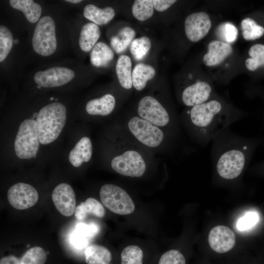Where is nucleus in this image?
Segmentation results:
<instances>
[{
	"mask_svg": "<svg viewBox=\"0 0 264 264\" xmlns=\"http://www.w3.org/2000/svg\"><path fill=\"white\" fill-rule=\"evenodd\" d=\"M257 141L238 135L230 128L212 141L211 159L219 176L233 180L242 173L250 160Z\"/></svg>",
	"mask_w": 264,
	"mask_h": 264,
	"instance_id": "nucleus-1",
	"label": "nucleus"
},
{
	"mask_svg": "<svg viewBox=\"0 0 264 264\" xmlns=\"http://www.w3.org/2000/svg\"><path fill=\"white\" fill-rule=\"evenodd\" d=\"M198 142L205 146L219 134L240 120L242 115L225 109L219 100L212 99L193 107L187 111Z\"/></svg>",
	"mask_w": 264,
	"mask_h": 264,
	"instance_id": "nucleus-2",
	"label": "nucleus"
},
{
	"mask_svg": "<svg viewBox=\"0 0 264 264\" xmlns=\"http://www.w3.org/2000/svg\"><path fill=\"white\" fill-rule=\"evenodd\" d=\"M66 118V109L62 103L55 102L42 108L36 120L40 143L46 145L57 139L65 125Z\"/></svg>",
	"mask_w": 264,
	"mask_h": 264,
	"instance_id": "nucleus-3",
	"label": "nucleus"
},
{
	"mask_svg": "<svg viewBox=\"0 0 264 264\" xmlns=\"http://www.w3.org/2000/svg\"><path fill=\"white\" fill-rule=\"evenodd\" d=\"M40 143L36 120L28 119L23 121L14 142L17 156L23 159L36 157Z\"/></svg>",
	"mask_w": 264,
	"mask_h": 264,
	"instance_id": "nucleus-4",
	"label": "nucleus"
},
{
	"mask_svg": "<svg viewBox=\"0 0 264 264\" xmlns=\"http://www.w3.org/2000/svg\"><path fill=\"white\" fill-rule=\"evenodd\" d=\"M32 42L34 50L42 56H48L55 51V23L51 17L44 16L40 19L35 28Z\"/></svg>",
	"mask_w": 264,
	"mask_h": 264,
	"instance_id": "nucleus-5",
	"label": "nucleus"
},
{
	"mask_svg": "<svg viewBox=\"0 0 264 264\" xmlns=\"http://www.w3.org/2000/svg\"><path fill=\"white\" fill-rule=\"evenodd\" d=\"M102 203L110 211L118 215H128L135 209L133 200L127 192L122 188L107 184L100 190Z\"/></svg>",
	"mask_w": 264,
	"mask_h": 264,
	"instance_id": "nucleus-6",
	"label": "nucleus"
},
{
	"mask_svg": "<svg viewBox=\"0 0 264 264\" xmlns=\"http://www.w3.org/2000/svg\"><path fill=\"white\" fill-rule=\"evenodd\" d=\"M128 126L136 139L148 147H157L163 139L164 134L160 128L141 118L133 117L129 121Z\"/></svg>",
	"mask_w": 264,
	"mask_h": 264,
	"instance_id": "nucleus-7",
	"label": "nucleus"
},
{
	"mask_svg": "<svg viewBox=\"0 0 264 264\" xmlns=\"http://www.w3.org/2000/svg\"><path fill=\"white\" fill-rule=\"evenodd\" d=\"M111 166L117 173L131 177H140L146 170L143 158L138 152L132 150L114 157L111 160Z\"/></svg>",
	"mask_w": 264,
	"mask_h": 264,
	"instance_id": "nucleus-8",
	"label": "nucleus"
},
{
	"mask_svg": "<svg viewBox=\"0 0 264 264\" xmlns=\"http://www.w3.org/2000/svg\"><path fill=\"white\" fill-rule=\"evenodd\" d=\"M137 111L141 118L159 127L167 125L170 121L167 111L154 97H143L139 101Z\"/></svg>",
	"mask_w": 264,
	"mask_h": 264,
	"instance_id": "nucleus-9",
	"label": "nucleus"
},
{
	"mask_svg": "<svg viewBox=\"0 0 264 264\" xmlns=\"http://www.w3.org/2000/svg\"><path fill=\"white\" fill-rule=\"evenodd\" d=\"M39 195L36 189L27 183L19 182L9 189L7 198L10 205L18 210H25L34 206Z\"/></svg>",
	"mask_w": 264,
	"mask_h": 264,
	"instance_id": "nucleus-10",
	"label": "nucleus"
},
{
	"mask_svg": "<svg viewBox=\"0 0 264 264\" xmlns=\"http://www.w3.org/2000/svg\"><path fill=\"white\" fill-rule=\"evenodd\" d=\"M74 76L75 73L71 69L56 66L37 72L34 76V80L41 87L53 88L66 84Z\"/></svg>",
	"mask_w": 264,
	"mask_h": 264,
	"instance_id": "nucleus-11",
	"label": "nucleus"
},
{
	"mask_svg": "<svg viewBox=\"0 0 264 264\" xmlns=\"http://www.w3.org/2000/svg\"><path fill=\"white\" fill-rule=\"evenodd\" d=\"M209 15L205 12H196L190 14L185 19V33L187 38L192 42L203 39L211 27Z\"/></svg>",
	"mask_w": 264,
	"mask_h": 264,
	"instance_id": "nucleus-12",
	"label": "nucleus"
},
{
	"mask_svg": "<svg viewBox=\"0 0 264 264\" xmlns=\"http://www.w3.org/2000/svg\"><path fill=\"white\" fill-rule=\"evenodd\" d=\"M52 199L56 209L63 216L70 217L75 213V195L68 184L62 183L58 185L53 190Z\"/></svg>",
	"mask_w": 264,
	"mask_h": 264,
	"instance_id": "nucleus-13",
	"label": "nucleus"
},
{
	"mask_svg": "<svg viewBox=\"0 0 264 264\" xmlns=\"http://www.w3.org/2000/svg\"><path fill=\"white\" fill-rule=\"evenodd\" d=\"M208 242L211 248L218 253L230 250L235 244V235L229 227L218 225L213 227L208 235Z\"/></svg>",
	"mask_w": 264,
	"mask_h": 264,
	"instance_id": "nucleus-14",
	"label": "nucleus"
},
{
	"mask_svg": "<svg viewBox=\"0 0 264 264\" xmlns=\"http://www.w3.org/2000/svg\"><path fill=\"white\" fill-rule=\"evenodd\" d=\"M212 91L211 86L206 82H197L183 90L181 95L182 102L189 107L201 104L209 99Z\"/></svg>",
	"mask_w": 264,
	"mask_h": 264,
	"instance_id": "nucleus-15",
	"label": "nucleus"
},
{
	"mask_svg": "<svg viewBox=\"0 0 264 264\" xmlns=\"http://www.w3.org/2000/svg\"><path fill=\"white\" fill-rule=\"evenodd\" d=\"M232 52L230 44L220 41H212L208 44V52L203 57L204 64L208 66L219 65Z\"/></svg>",
	"mask_w": 264,
	"mask_h": 264,
	"instance_id": "nucleus-16",
	"label": "nucleus"
},
{
	"mask_svg": "<svg viewBox=\"0 0 264 264\" xmlns=\"http://www.w3.org/2000/svg\"><path fill=\"white\" fill-rule=\"evenodd\" d=\"M92 153L90 139L84 137L76 144L68 155L70 163L74 167H79L84 162H87L91 158Z\"/></svg>",
	"mask_w": 264,
	"mask_h": 264,
	"instance_id": "nucleus-17",
	"label": "nucleus"
},
{
	"mask_svg": "<svg viewBox=\"0 0 264 264\" xmlns=\"http://www.w3.org/2000/svg\"><path fill=\"white\" fill-rule=\"evenodd\" d=\"M115 99L113 96L107 94L100 98L89 100L87 104L86 110L90 115L106 116L114 110Z\"/></svg>",
	"mask_w": 264,
	"mask_h": 264,
	"instance_id": "nucleus-18",
	"label": "nucleus"
},
{
	"mask_svg": "<svg viewBox=\"0 0 264 264\" xmlns=\"http://www.w3.org/2000/svg\"><path fill=\"white\" fill-rule=\"evenodd\" d=\"M101 32L99 26L92 22H88L82 27L79 39V46L84 52L90 51L100 37Z\"/></svg>",
	"mask_w": 264,
	"mask_h": 264,
	"instance_id": "nucleus-19",
	"label": "nucleus"
},
{
	"mask_svg": "<svg viewBox=\"0 0 264 264\" xmlns=\"http://www.w3.org/2000/svg\"><path fill=\"white\" fill-rule=\"evenodd\" d=\"M83 12L86 19L97 25L107 24L115 16V11L111 7L101 9L93 4L87 5Z\"/></svg>",
	"mask_w": 264,
	"mask_h": 264,
	"instance_id": "nucleus-20",
	"label": "nucleus"
},
{
	"mask_svg": "<svg viewBox=\"0 0 264 264\" xmlns=\"http://www.w3.org/2000/svg\"><path fill=\"white\" fill-rule=\"evenodd\" d=\"M132 67L130 57L122 55L118 58L115 66L116 75L120 85L127 89L132 86Z\"/></svg>",
	"mask_w": 264,
	"mask_h": 264,
	"instance_id": "nucleus-21",
	"label": "nucleus"
},
{
	"mask_svg": "<svg viewBox=\"0 0 264 264\" xmlns=\"http://www.w3.org/2000/svg\"><path fill=\"white\" fill-rule=\"evenodd\" d=\"M89 215L102 218L105 215L103 205L96 199L92 198H87L76 206L75 216L78 220L85 219Z\"/></svg>",
	"mask_w": 264,
	"mask_h": 264,
	"instance_id": "nucleus-22",
	"label": "nucleus"
},
{
	"mask_svg": "<svg viewBox=\"0 0 264 264\" xmlns=\"http://www.w3.org/2000/svg\"><path fill=\"white\" fill-rule=\"evenodd\" d=\"M155 75V70L152 66L143 63L137 64L132 71V85L137 90H141Z\"/></svg>",
	"mask_w": 264,
	"mask_h": 264,
	"instance_id": "nucleus-23",
	"label": "nucleus"
},
{
	"mask_svg": "<svg viewBox=\"0 0 264 264\" xmlns=\"http://www.w3.org/2000/svg\"><path fill=\"white\" fill-rule=\"evenodd\" d=\"M84 255L87 264H109L111 260L110 252L105 247L98 244L87 246Z\"/></svg>",
	"mask_w": 264,
	"mask_h": 264,
	"instance_id": "nucleus-24",
	"label": "nucleus"
},
{
	"mask_svg": "<svg viewBox=\"0 0 264 264\" xmlns=\"http://www.w3.org/2000/svg\"><path fill=\"white\" fill-rule=\"evenodd\" d=\"M9 3L13 8L22 12L30 22L39 21L42 13L39 4L32 0H10Z\"/></svg>",
	"mask_w": 264,
	"mask_h": 264,
	"instance_id": "nucleus-25",
	"label": "nucleus"
},
{
	"mask_svg": "<svg viewBox=\"0 0 264 264\" xmlns=\"http://www.w3.org/2000/svg\"><path fill=\"white\" fill-rule=\"evenodd\" d=\"M114 58L112 50L105 43H97L90 53V62L96 67L107 66Z\"/></svg>",
	"mask_w": 264,
	"mask_h": 264,
	"instance_id": "nucleus-26",
	"label": "nucleus"
},
{
	"mask_svg": "<svg viewBox=\"0 0 264 264\" xmlns=\"http://www.w3.org/2000/svg\"><path fill=\"white\" fill-rule=\"evenodd\" d=\"M135 30L130 26H124L117 34L111 38L110 45L117 54L124 51L132 44L135 36Z\"/></svg>",
	"mask_w": 264,
	"mask_h": 264,
	"instance_id": "nucleus-27",
	"label": "nucleus"
},
{
	"mask_svg": "<svg viewBox=\"0 0 264 264\" xmlns=\"http://www.w3.org/2000/svg\"><path fill=\"white\" fill-rule=\"evenodd\" d=\"M132 11L134 17L140 21H145L153 15L154 7L152 0H136L133 2Z\"/></svg>",
	"mask_w": 264,
	"mask_h": 264,
	"instance_id": "nucleus-28",
	"label": "nucleus"
},
{
	"mask_svg": "<svg viewBox=\"0 0 264 264\" xmlns=\"http://www.w3.org/2000/svg\"><path fill=\"white\" fill-rule=\"evenodd\" d=\"M241 29L243 38L247 41L255 40L261 38L264 34V28L258 24L250 18L241 22Z\"/></svg>",
	"mask_w": 264,
	"mask_h": 264,
	"instance_id": "nucleus-29",
	"label": "nucleus"
},
{
	"mask_svg": "<svg viewBox=\"0 0 264 264\" xmlns=\"http://www.w3.org/2000/svg\"><path fill=\"white\" fill-rule=\"evenodd\" d=\"M250 58L245 62L246 68L250 71H254L259 67L264 66V45L256 44L252 45L248 51Z\"/></svg>",
	"mask_w": 264,
	"mask_h": 264,
	"instance_id": "nucleus-30",
	"label": "nucleus"
},
{
	"mask_svg": "<svg viewBox=\"0 0 264 264\" xmlns=\"http://www.w3.org/2000/svg\"><path fill=\"white\" fill-rule=\"evenodd\" d=\"M238 31L237 27L230 22L219 24L216 30V35L220 41L230 44L237 39Z\"/></svg>",
	"mask_w": 264,
	"mask_h": 264,
	"instance_id": "nucleus-31",
	"label": "nucleus"
},
{
	"mask_svg": "<svg viewBox=\"0 0 264 264\" xmlns=\"http://www.w3.org/2000/svg\"><path fill=\"white\" fill-rule=\"evenodd\" d=\"M151 42L146 36L136 38L131 45V52L136 60H141L148 54L151 47Z\"/></svg>",
	"mask_w": 264,
	"mask_h": 264,
	"instance_id": "nucleus-32",
	"label": "nucleus"
},
{
	"mask_svg": "<svg viewBox=\"0 0 264 264\" xmlns=\"http://www.w3.org/2000/svg\"><path fill=\"white\" fill-rule=\"evenodd\" d=\"M143 253L137 245L126 247L121 254V264H142Z\"/></svg>",
	"mask_w": 264,
	"mask_h": 264,
	"instance_id": "nucleus-33",
	"label": "nucleus"
},
{
	"mask_svg": "<svg viewBox=\"0 0 264 264\" xmlns=\"http://www.w3.org/2000/svg\"><path fill=\"white\" fill-rule=\"evenodd\" d=\"M46 260L44 250L39 246L28 249L21 259V264H44Z\"/></svg>",
	"mask_w": 264,
	"mask_h": 264,
	"instance_id": "nucleus-34",
	"label": "nucleus"
},
{
	"mask_svg": "<svg viewBox=\"0 0 264 264\" xmlns=\"http://www.w3.org/2000/svg\"><path fill=\"white\" fill-rule=\"evenodd\" d=\"M12 35L5 26H0V62L3 61L10 52L13 43Z\"/></svg>",
	"mask_w": 264,
	"mask_h": 264,
	"instance_id": "nucleus-35",
	"label": "nucleus"
},
{
	"mask_svg": "<svg viewBox=\"0 0 264 264\" xmlns=\"http://www.w3.org/2000/svg\"><path fill=\"white\" fill-rule=\"evenodd\" d=\"M259 219V215L256 212H248L238 220L236 224L237 228L240 231L248 230L257 223Z\"/></svg>",
	"mask_w": 264,
	"mask_h": 264,
	"instance_id": "nucleus-36",
	"label": "nucleus"
},
{
	"mask_svg": "<svg viewBox=\"0 0 264 264\" xmlns=\"http://www.w3.org/2000/svg\"><path fill=\"white\" fill-rule=\"evenodd\" d=\"M185 259L182 254L175 249L164 253L160 257L158 264H185Z\"/></svg>",
	"mask_w": 264,
	"mask_h": 264,
	"instance_id": "nucleus-37",
	"label": "nucleus"
},
{
	"mask_svg": "<svg viewBox=\"0 0 264 264\" xmlns=\"http://www.w3.org/2000/svg\"><path fill=\"white\" fill-rule=\"evenodd\" d=\"M74 232L87 238V237H92L95 235L97 233V229L96 226L93 224H86L79 223L76 225Z\"/></svg>",
	"mask_w": 264,
	"mask_h": 264,
	"instance_id": "nucleus-38",
	"label": "nucleus"
},
{
	"mask_svg": "<svg viewBox=\"0 0 264 264\" xmlns=\"http://www.w3.org/2000/svg\"><path fill=\"white\" fill-rule=\"evenodd\" d=\"M175 0H153L154 8L159 12L164 11L175 3Z\"/></svg>",
	"mask_w": 264,
	"mask_h": 264,
	"instance_id": "nucleus-39",
	"label": "nucleus"
},
{
	"mask_svg": "<svg viewBox=\"0 0 264 264\" xmlns=\"http://www.w3.org/2000/svg\"><path fill=\"white\" fill-rule=\"evenodd\" d=\"M71 243L76 248L80 249L86 247L88 244L87 239L75 232H73L71 237Z\"/></svg>",
	"mask_w": 264,
	"mask_h": 264,
	"instance_id": "nucleus-40",
	"label": "nucleus"
},
{
	"mask_svg": "<svg viewBox=\"0 0 264 264\" xmlns=\"http://www.w3.org/2000/svg\"><path fill=\"white\" fill-rule=\"evenodd\" d=\"M0 264H21V259L13 255H9L2 258Z\"/></svg>",
	"mask_w": 264,
	"mask_h": 264,
	"instance_id": "nucleus-41",
	"label": "nucleus"
},
{
	"mask_svg": "<svg viewBox=\"0 0 264 264\" xmlns=\"http://www.w3.org/2000/svg\"><path fill=\"white\" fill-rule=\"evenodd\" d=\"M66 1L72 3H77L82 1L81 0H66Z\"/></svg>",
	"mask_w": 264,
	"mask_h": 264,
	"instance_id": "nucleus-42",
	"label": "nucleus"
},
{
	"mask_svg": "<svg viewBox=\"0 0 264 264\" xmlns=\"http://www.w3.org/2000/svg\"><path fill=\"white\" fill-rule=\"evenodd\" d=\"M14 42L15 43V44H17L18 42V41L17 40H14Z\"/></svg>",
	"mask_w": 264,
	"mask_h": 264,
	"instance_id": "nucleus-43",
	"label": "nucleus"
},
{
	"mask_svg": "<svg viewBox=\"0 0 264 264\" xmlns=\"http://www.w3.org/2000/svg\"><path fill=\"white\" fill-rule=\"evenodd\" d=\"M54 99V98H53V97H52V98H50V100H52V99Z\"/></svg>",
	"mask_w": 264,
	"mask_h": 264,
	"instance_id": "nucleus-44",
	"label": "nucleus"
},
{
	"mask_svg": "<svg viewBox=\"0 0 264 264\" xmlns=\"http://www.w3.org/2000/svg\"></svg>",
	"mask_w": 264,
	"mask_h": 264,
	"instance_id": "nucleus-45",
	"label": "nucleus"
}]
</instances>
